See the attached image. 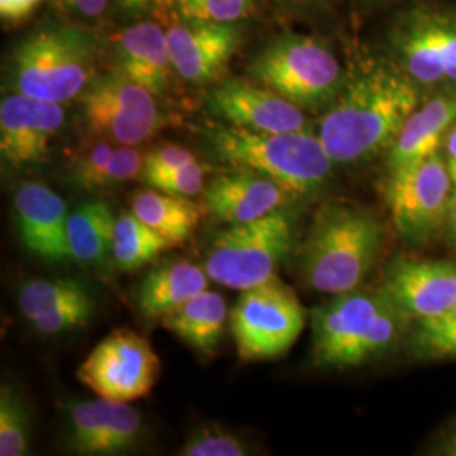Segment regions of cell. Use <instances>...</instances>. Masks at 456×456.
I'll return each instance as SVG.
<instances>
[{"mask_svg":"<svg viewBox=\"0 0 456 456\" xmlns=\"http://www.w3.org/2000/svg\"><path fill=\"white\" fill-rule=\"evenodd\" d=\"M65 124L63 103L11 94L0 103V156L24 167L43 163L53 137Z\"/></svg>","mask_w":456,"mask_h":456,"instance_id":"5bb4252c","label":"cell"},{"mask_svg":"<svg viewBox=\"0 0 456 456\" xmlns=\"http://www.w3.org/2000/svg\"><path fill=\"white\" fill-rule=\"evenodd\" d=\"M41 0H0V16L7 22H19L29 16Z\"/></svg>","mask_w":456,"mask_h":456,"instance_id":"d590c367","label":"cell"},{"mask_svg":"<svg viewBox=\"0 0 456 456\" xmlns=\"http://www.w3.org/2000/svg\"><path fill=\"white\" fill-rule=\"evenodd\" d=\"M54 2L86 17L102 16L109 4V0H54Z\"/></svg>","mask_w":456,"mask_h":456,"instance_id":"8d00e7d4","label":"cell"},{"mask_svg":"<svg viewBox=\"0 0 456 456\" xmlns=\"http://www.w3.org/2000/svg\"><path fill=\"white\" fill-rule=\"evenodd\" d=\"M208 274L193 262H166L147 273L137 288V308L149 320H161L196 294L207 291Z\"/></svg>","mask_w":456,"mask_h":456,"instance_id":"7402d4cb","label":"cell"},{"mask_svg":"<svg viewBox=\"0 0 456 456\" xmlns=\"http://www.w3.org/2000/svg\"><path fill=\"white\" fill-rule=\"evenodd\" d=\"M395 48L412 82L456 83V19L438 12H414L395 33Z\"/></svg>","mask_w":456,"mask_h":456,"instance_id":"4fadbf2b","label":"cell"},{"mask_svg":"<svg viewBox=\"0 0 456 456\" xmlns=\"http://www.w3.org/2000/svg\"><path fill=\"white\" fill-rule=\"evenodd\" d=\"M384 293L418 322L438 318L456 301V264L397 259L391 265Z\"/></svg>","mask_w":456,"mask_h":456,"instance_id":"e0dca14e","label":"cell"},{"mask_svg":"<svg viewBox=\"0 0 456 456\" xmlns=\"http://www.w3.org/2000/svg\"><path fill=\"white\" fill-rule=\"evenodd\" d=\"M80 97L86 127L115 144L137 146L161 126L156 95L117 69L95 77Z\"/></svg>","mask_w":456,"mask_h":456,"instance_id":"9c48e42d","label":"cell"},{"mask_svg":"<svg viewBox=\"0 0 456 456\" xmlns=\"http://www.w3.org/2000/svg\"><path fill=\"white\" fill-rule=\"evenodd\" d=\"M382 247V227L372 215L345 205H326L306 242L303 271L318 293L357 289Z\"/></svg>","mask_w":456,"mask_h":456,"instance_id":"3957f363","label":"cell"},{"mask_svg":"<svg viewBox=\"0 0 456 456\" xmlns=\"http://www.w3.org/2000/svg\"><path fill=\"white\" fill-rule=\"evenodd\" d=\"M446 227H448V233L452 237V240L456 244V190L452 205H450V212H448V220H446Z\"/></svg>","mask_w":456,"mask_h":456,"instance_id":"f35d334b","label":"cell"},{"mask_svg":"<svg viewBox=\"0 0 456 456\" xmlns=\"http://www.w3.org/2000/svg\"><path fill=\"white\" fill-rule=\"evenodd\" d=\"M117 71L142 85L154 95H163L173 69L167 36L154 22H139L117 39Z\"/></svg>","mask_w":456,"mask_h":456,"instance_id":"44dd1931","label":"cell"},{"mask_svg":"<svg viewBox=\"0 0 456 456\" xmlns=\"http://www.w3.org/2000/svg\"><path fill=\"white\" fill-rule=\"evenodd\" d=\"M115 146L109 142H100L85 152L73 167L71 181L83 190H98L100 178L114 154Z\"/></svg>","mask_w":456,"mask_h":456,"instance_id":"836d02e7","label":"cell"},{"mask_svg":"<svg viewBox=\"0 0 456 456\" xmlns=\"http://www.w3.org/2000/svg\"><path fill=\"white\" fill-rule=\"evenodd\" d=\"M142 180L149 188L159 190L169 195L191 198L203 191L205 171H203V166L193 159L191 163L184 164L180 167L142 176Z\"/></svg>","mask_w":456,"mask_h":456,"instance_id":"d6a6232c","label":"cell"},{"mask_svg":"<svg viewBox=\"0 0 456 456\" xmlns=\"http://www.w3.org/2000/svg\"><path fill=\"white\" fill-rule=\"evenodd\" d=\"M456 124V90L428 100L409 115L389 151L391 171L419 163L440 152Z\"/></svg>","mask_w":456,"mask_h":456,"instance_id":"ffe728a7","label":"cell"},{"mask_svg":"<svg viewBox=\"0 0 456 456\" xmlns=\"http://www.w3.org/2000/svg\"><path fill=\"white\" fill-rule=\"evenodd\" d=\"M152 0H139V4H141V9H144V7H147L149 4H151Z\"/></svg>","mask_w":456,"mask_h":456,"instance_id":"b9f144b4","label":"cell"},{"mask_svg":"<svg viewBox=\"0 0 456 456\" xmlns=\"http://www.w3.org/2000/svg\"><path fill=\"white\" fill-rule=\"evenodd\" d=\"M114 212L103 200L86 201L69 213L68 244L71 261L83 267H98L112 257Z\"/></svg>","mask_w":456,"mask_h":456,"instance_id":"cb8c5ba5","label":"cell"},{"mask_svg":"<svg viewBox=\"0 0 456 456\" xmlns=\"http://www.w3.org/2000/svg\"><path fill=\"white\" fill-rule=\"evenodd\" d=\"M95 45L75 26H46L24 37L12 53L11 85L16 94L65 103L82 95L94 77Z\"/></svg>","mask_w":456,"mask_h":456,"instance_id":"277c9868","label":"cell"},{"mask_svg":"<svg viewBox=\"0 0 456 456\" xmlns=\"http://www.w3.org/2000/svg\"><path fill=\"white\" fill-rule=\"evenodd\" d=\"M193 159H195V156L188 149L178 146V144H164V146L152 149L149 154H146L142 176L169 171V169L191 163Z\"/></svg>","mask_w":456,"mask_h":456,"instance_id":"e575fe53","label":"cell"},{"mask_svg":"<svg viewBox=\"0 0 456 456\" xmlns=\"http://www.w3.org/2000/svg\"><path fill=\"white\" fill-rule=\"evenodd\" d=\"M250 453L247 443L220 426H201L188 435L181 446L183 456H245Z\"/></svg>","mask_w":456,"mask_h":456,"instance_id":"f546056e","label":"cell"},{"mask_svg":"<svg viewBox=\"0 0 456 456\" xmlns=\"http://www.w3.org/2000/svg\"><path fill=\"white\" fill-rule=\"evenodd\" d=\"M412 348L414 354L423 359H455L456 301L438 318L418 322Z\"/></svg>","mask_w":456,"mask_h":456,"instance_id":"f1b7e54d","label":"cell"},{"mask_svg":"<svg viewBox=\"0 0 456 456\" xmlns=\"http://www.w3.org/2000/svg\"><path fill=\"white\" fill-rule=\"evenodd\" d=\"M95 314V297L88 296L78 301L68 303L61 308L43 313L29 320L37 333L41 335H60L66 331L78 330L86 325Z\"/></svg>","mask_w":456,"mask_h":456,"instance_id":"1f68e13d","label":"cell"},{"mask_svg":"<svg viewBox=\"0 0 456 456\" xmlns=\"http://www.w3.org/2000/svg\"><path fill=\"white\" fill-rule=\"evenodd\" d=\"M208 139L224 163L276 181L293 196L320 190L333 166L320 135L310 131L257 132L224 126L210 132Z\"/></svg>","mask_w":456,"mask_h":456,"instance_id":"7a4b0ae2","label":"cell"},{"mask_svg":"<svg viewBox=\"0 0 456 456\" xmlns=\"http://www.w3.org/2000/svg\"><path fill=\"white\" fill-rule=\"evenodd\" d=\"M144 438V419L131 403L95 399L68 409L66 446L85 456L127 455Z\"/></svg>","mask_w":456,"mask_h":456,"instance_id":"7c38bea8","label":"cell"},{"mask_svg":"<svg viewBox=\"0 0 456 456\" xmlns=\"http://www.w3.org/2000/svg\"><path fill=\"white\" fill-rule=\"evenodd\" d=\"M455 184L438 152L424 161L391 171L387 205L399 233L421 240L446 225Z\"/></svg>","mask_w":456,"mask_h":456,"instance_id":"30bf717a","label":"cell"},{"mask_svg":"<svg viewBox=\"0 0 456 456\" xmlns=\"http://www.w3.org/2000/svg\"><path fill=\"white\" fill-rule=\"evenodd\" d=\"M305 322L306 311L297 296L276 276L242 291L228 316L237 355L247 363L286 355Z\"/></svg>","mask_w":456,"mask_h":456,"instance_id":"52a82bcc","label":"cell"},{"mask_svg":"<svg viewBox=\"0 0 456 456\" xmlns=\"http://www.w3.org/2000/svg\"><path fill=\"white\" fill-rule=\"evenodd\" d=\"M205 208L228 225L259 220L282 208L291 193L276 181L248 169H233L216 176L205 190Z\"/></svg>","mask_w":456,"mask_h":456,"instance_id":"d6986e66","label":"cell"},{"mask_svg":"<svg viewBox=\"0 0 456 456\" xmlns=\"http://www.w3.org/2000/svg\"><path fill=\"white\" fill-rule=\"evenodd\" d=\"M161 360L144 337L129 328L110 331L83 360L77 379L98 397L134 403L156 387Z\"/></svg>","mask_w":456,"mask_h":456,"instance_id":"ba28073f","label":"cell"},{"mask_svg":"<svg viewBox=\"0 0 456 456\" xmlns=\"http://www.w3.org/2000/svg\"><path fill=\"white\" fill-rule=\"evenodd\" d=\"M419 105L418 83L408 75L375 68L342 88L320 122V139L333 163H355L391 149Z\"/></svg>","mask_w":456,"mask_h":456,"instance_id":"6da1fadb","label":"cell"},{"mask_svg":"<svg viewBox=\"0 0 456 456\" xmlns=\"http://www.w3.org/2000/svg\"><path fill=\"white\" fill-rule=\"evenodd\" d=\"M166 36L173 69L191 83L215 80L242 43L237 22L181 20Z\"/></svg>","mask_w":456,"mask_h":456,"instance_id":"2e32d148","label":"cell"},{"mask_svg":"<svg viewBox=\"0 0 456 456\" xmlns=\"http://www.w3.org/2000/svg\"><path fill=\"white\" fill-rule=\"evenodd\" d=\"M167 248H173V245L137 215L122 213L117 218L112 259L120 271H137L156 261Z\"/></svg>","mask_w":456,"mask_h":456,"instance_id":"484cf974","label":"cell"},{"mask_svg":"<svg viewBox=\"0 0 456 456\" xmlns=\"http://www.w3.org/2000/svg\"><path fill=\"white\" fill-rule=\"evenodd\" d=\"M132 213L173 245L184 244L200 225L203 210L195 201L149 188L132 198Z\"/></svg>","mask_w":456,"mask_h":456,"instance_id":"d4e9b609","label":"cell"},{"mask_svg":"<svg viewBox=\"0 0 456 456\" xmlns=\"http://www.w3.org/2000/svg\"><path fill=\"white\" fill-rule=\"evenodd\" d=\"M444 453H446V455L456 456V433L450 436V440L446 441V444H444Z\"/></svg>","mask_w":456,"mask_h":456,"instance_id":"60d3db41","label":"cell"},{"mask_svg":"<svg viewBox=\"0 0 456 456\" xmlns=\"http://www.w3.org/2000/svg\"><path fill=\"white\" fill-rule=\"evenodd\" d=\"M443 149H444L443 158L446 161V167L450 171V176H452L456 190V124L452 127V131L448 132Z\"/></svg>","mask_w":456,"mask_h":456,"instance_id":"74e56055","label":"cell"},{"mask_svg":"<svg viewBox=\"0 0 456 456\" xmlns=\"http://www.w3.org/2000/svg\"><path fill=\"white\" fill-rule=\"evenodd\" d=\"M248 75L296 105L320 107L342 92V66L323 43L286 34L269 43L248 65Z\"/></svg>","mask_w":456,"mask_h":456,"instance_id":"8992f818","label":"cell"},{"mask_svg":"<svg viewBox=\"0 0 456 456\" xmlns=\"http://www.w3.org/2000/svg\"><path fill=\"white\" fill-rule=\"evenodd\" d=\"M118 5L126 11H141V4L139 0H117Z\"/></svg>","mask_w":456,"mask_h":456,"instance_id":"ab89813d","label":"cell"},{"mask_svg":"<svg viewBox=\"0 0 456 456\" xmlns=\"http://www.w3.org/2000/svg\"><path fill=\"white\" fill-rule=\"evenodd\" d=\"M88 296H92L90 289L78 279H31L20 286L17 305L29 322L43 313L61 308Z\"/></svg>","mask_w":456,"mask_h":456,"instance_id":"4316f807","label":"cell"},{"mask_svg":"<svg viewBox=\"0 0 456 456\" xmlns=\"http://www.w3.org/2000/svg\"><path fill=\"white\" fill-rule=\"evenodd\" d=\"M228 316L225 297L207 289L167 313L161 325L198 354L210 357L224 337Z\"/></svg>","mask_w":456,"mask_h":456,"instance_id":"603a6c76","label":"cell"},{"mask_svg":"<svg viewBox=\"0 0 456 456\" xmlns=\"http://www.w3.org/2000/svg\"><path fill=\"white\" fill-rule=\"evenodd\" d=\"M386 299L384 291L335 294L313 311V359L322 367H355L363 363V348L375 316Z\"/></svg>","mask_w":456,"mask_h":456,"instance_id":"8fae6325","label":"cell"},{"mask_svg":"<svg viewBox=\"0 0 456 456\" xmlns=\"http://www.w3.org/2000/svg\"><path fill=\"white\" fill-rule=\"evenodd\" d=\"M208 109L228 126L257 132L308 131L301 107L262 83L228 80L208 95Z\"/></svg>","mask_w":456,"mask_h":456,"instance_id":"9a60e30c","label":"cell"},{"mask_svg":"<svg viewBox=\"0 0 456 456\" xmlns=\"http://www.w3.org/2000/svg\"><path fill=\"white\" fill-rule=\"evenodd\" d=\"M31 433V411L24 395L4 382L0 387V455H28Z\"/></svg>","mask_w":456,"mask_h":456,"instance_id":"83f0119b","label":"cell"},{"mask_svg":"<svg viewBox=\"0 0 456 456\" xmlns=\"http://www.w3.org/2000/svg\"><path fill=\"white\" fill-rule=\"evenodd\" d=\"M181 20L239 22L248 16L252 0H169Z\"/></svg>","mask_w":456,"mask_h":456,"instance_id":"4dcf8cb0","label":"cell"},{"mask_svg":"<svg viewBox=\"0 0 456 456\" xmlns=\"http://www.w3.org/2000/svg\"><path fill=\"white\" fill-rule=\"evenodd\" d=\"M19 235L24 247L53 264L71 261L65 200L41 183H24L14 195Z\"/></svg>","mask_w":456,"mask_h":456,"instance_id":"ac0fdd59","label":"cell"},{"mask_svg":"<svg viewBox=\"0 0 456 456\" xmlns=\"http://www.w3.org/2000/svg\"><path fill=\"white\" fill-rule=\"evenodd\" d=\"M293 220L279 208L259 220L230 225L212 240L203 267L213 282L245 291L276 276L293 248Z\"/></svg>","mask_w":456,"mask_h":456,"instance_id":"5b68a950","label":"cell"}]
</instances>
